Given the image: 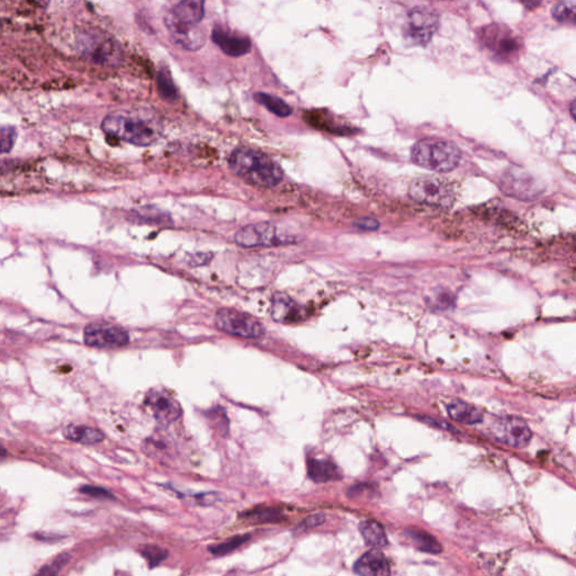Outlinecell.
Instances as JSON below:
<instances>
[{"instance_id": "obj_4", "label": "cell", "mask_w": 576, "mask_h": 576, "mask_svg": "<svg viewBox=\"0 0 576 576\" xmlns=\"http://www.w3.org/2000/svg\"><path fill=\"white\" fill-rule=\"evenodd\" d=\"M479 43L494 59L501 62H512L519 57L521 42L517 35L500 24L485 26L479 32Z\"/></svg>"}, {"instance_id": "obj_7", "label": "cell", "mask_w": 576, "mask_h": 576, "mask_svg": "<svg viewBox=\"0 0 576 576\" xmlns=\"http://www.w3.org/2000/svg\"><path fill=\"white\" fill-rule=\"evenodd\" d=\"M216 324L218 330L232 336L257 339L264 336L265 328L257 318L242 311L221 309L216 313Z\"/></svg>"}, {"instance_id": "obj_19", "label": "cell", "mask_w": 576, "mask_h": 576, "mask_svg": "<svg viewBox=\"0 0 576 576\" xmlns=\"http://www.w3.org/2000/svg\"><path fill=\"white\" fill-rule=\"evenodd\" d=\"M447 411L450 418L459 423H481L484 419L483 413L477 407L463 401L451 402L447 407Z\"/></svg>"}, {"instance_id": "obj_20", "label": "cell", "mask_w": 576, "mask_h": 576, "mask_svg": "<svg viewBox=\"0 0 576 576\" xmlns=\"http://www.w3.org/2000/svg\"><path fill=\"white\" fill-rule=\"evenodd\" d=\"M64 436L71 442L83 444H96L103 442L104 433L95 428L87 426H69L64 431Z\"/></svg>"}, {"instance_id": "obj_34", "label": "cell", "mask_w": 576, "mask_h": 576, "mask_svg": "<svg viewBox=\"0 0 576 576\" xmlns=\"http://www.w3.org/2000/svg\"><path fill=\"white\" fill-rule=\"evenodd\" d=\"M519 1L527 9H536L542 3V0H519Z\"/></svg>"}, {"instance_id": "obj_15", "label": "cell", "mask_w": 576, "mask_h": 576, "mask_svg": "<svg viewBox=\"0 0 576 576\" xmlns=\"http://www.w3.org/2000/svg\"><path fill=\"white\" fill-rule=\"evenodd\" d=\"M356 574L365 576H385L390 575V565L385 559L384 554L377 548L365 553L357 561L353 568Z\"/></svg>"}, {"instance_id": "obj_16", "label": "cell", "mask_w": 576, "mask_h": 576, "mask_svg": "<svg viewBox=\"0 0 576 576\" xmlns=\"http://www.w3.org/2000/svg\"><path fill=\"white\" fill-rule=\"evenodd\" d=\"M205 0H181L176 5L169 16L176 23L186 26H196L201 23L205 14Z\"/></svg>"}, {"instance_id": "obj_1", "label": "cell", "mask_w": 576, "mask_h": 576, "mask_svg": "<svg viewBox=\"0 0 576 576\" xmlns=\"http://www.w3.org/2000/svg\"><path fill=\"white\" fill-rule=\"evenodd\" d=\"M230 168L235 175L253 186L270 188L279 184L284 172L268 155L259 150L241 146L230 157Z\"/></svg>"}, {"instance_id": "obj_29", "label": "cell", "mask_w": 576, "mask_h": 576, "mask_svg": "<svg viewBox=\"0 0 576 576\" xmlns=\"http://www.w3.org/2000/svg\"><path fill=\"white\" fill-rule=\"evenodd\" d=\"M70 559H71L70 554H61L51 564L46 565V566L41 568V570H38V574H43V575H57V574L60 573V570L70 562Z\"/></svg>"}, {"instance_id": "obj_30", "label": "cell", "mask_w": 576, "mask_h": 576, "mask_svg": "<svg viewBox=\"0 0 576 576\" xmlns=\"http://www.w3.org/2000/svg\"><path fill=\"white\" fill-rule=\"evenodd\" d=\"M81 493L86 494V496H92L95 499L108 500L114 499L113 496L106 489L101 488V486H94V485H83L80 488Z\"/></svg>"}, {"instance_id": "obj_33", "label": "cell", "mask_w": 576, "mask_h": 576, "mask_svg": "<svg viewBox=\"0 0 576 576\" xmlns=\"http://www.w3.org/2000/svg\"><path fill=\"white\" fill-rule=\"evenodd\" d=\"M324 520H325V518H324L323 514H314V516L309 517L307 519H305L303 526H304L305 529H311V528H316L322 525Z\"/></svg>"}, {"instance_id": "obj_35", "label": "cell", "mask_w": 576, "mask_h": 576, "mask_svg": "<svg viewBox=\"0 0 576 576\" xmlns=\"http://www.w3.org/2000/svg\"><path fill=\"white\" fill-rule=\"evenodd\" d=\"M7 457V450L5 449V447H3L1 444H0V461H3V458H6Z\"/></svg>"}, {"instance_id": "obj_6", "label": "cell", "mask_w": 576, "mask_h": 576, "mask_svg": "<svg viewBox=\"0 0 576 576\" xmlns=\"http://www.w3.org/2000/svg\"><path fill=\"white\" fill-rule=\"evenodd\" d=\"M439 27V17L428 7L413 8L403 27V36L407 45L427 46Z\"/></svg>"}, {"instance_id": "obj_31", "label": "cell", "mask_w": 576, "mask_h": 576, "mask_svg": "<svg viewBox=\"0 0 576 576\" xmlns=\"http://www.w3.org/2000/svg\"><path fill=\"white\" fill-rule=\"evenodd\" d=\"M279 513L275 509H270V507H265L262 510H255V512L249 513L250 517H253L255 519L260 520V521H272L276 520Z\"/></svg>"}, {"instance_id": "obj_10", "label": "cell", "mask_w": 576, "mask_h": 576, "mask_svg": "<svg viewBox=\"0 0 576 576\" xmlns=\"http://www.w3.org/2000/svg\"><path fill=\"white\" fill-rule=\"evenodd\" d=\"M235 244L241 247H275L292 242L290 239L279 235L275 225L268 222L250 224L235 233Z\"/></svg>"}, {"instance_id": "obj_14", "label": "cell", "mask_w": 576, "mask_h": 576, "mask_svg": "<svg viewBox=\"0 0 576 576\" xmlns=\"http://www.w3.org/2000/svg\"><path fill=\"white\" fill-rule=\"evenodd\" d=\"M167 25L175 43L190 51L201 49L204 44V34L196 26L181 25L171 18H167Z\"/></svg>"}, {"instance_id": "obj_3", "label": "cell", "mask_w": 576, "mask_h": 576, "mask_svg": "<svg viewBox=\"0 0 576 576\" xmlns=\"http://www.w3.org/2000/svg\"><path fill=\"white\" fill-rule=\"evenodd\" d=\"M461 151L444 140H421L411 150V158L418 166L436 172H449L461 162Z\"/></svg>"}, {"instance_id": "obj_2", "label": "cell", "mask_w": 576, "mask_h": 576, "mask_svg": "<svg viewBox=\"0 0 576 576\" xmlns=\"http://www.w3.org/2000/svg\"><path fill=\"white\" fill-rule=\"evenodd\" d=\"M101 127L109 136L140 146H151L161 134L157 124L129 114L108 115Z\"/></svg>"}, {"instance_id": "obj_17", "label": "cell", "mask_w": 576, "mask_h": 576, "mask_svg": "<svg viewBox=\"0 0 576 576\" xmlns=\"http://www.w3.org/2000/svg\"><path fill=\"white\" fill-rule=\"evenodd\" d=\"M272 316L279 323H294L302 318V309L290 296L283 293L272 297Z\"/></svg>"}, {"instance_id": "obj_32", "label": "cell", "mask_w": 576, "mask_h": 576, "mask_svg": "<svg viewBox=\"0 0 576 576\" xmlns=\"http://www.w3.org/2000/svg\"><path fill=\"white\" fill-rule=\"evenodd\" d=\"M355 227L361 230V231H375V230L379 229V222H376L375 220H372V218H365V220H358L356 222Z\"/></svg>"}, {"instance_id": "obj_23", "label": "cell", "mask_w": 576, "mask_h": 576, "mask_svg": "<svg viewBox=\"0 0 576 576\" xmlns=\"http://www.w3.org/2000/svg\"><path fill=\"white\" fill-rule=\"evenodd\" d=\"M255 101H258L260 105L266 107L272 114L277 115L279 118H287L292 114V108H290L288 104L285 103L283 99L277 97V96L269 95V94H265V92H258L255 96Z\"/></svg>"}, {"instance_id": "obj_36", "label": "cell", "mask_w": 576, "mask_h": 576, "mask_svg": "<svg viewBox=\"0 0 576 576\" xmlns=\"http://www.w3.org/2000/svg\"><path fill=\"white\" fill-rule=\"evenodd\" d=\"M574 112H575V101L570 104V113H572V116H573V118L574 116H575V115H574Z\"/></svg>"}, {"instance_id": "obj_12", "label": "cell", "mask_w": 576, "mask_h": 576, "mask_svg": "<svg viewBox=\"0 0 576 576\" xmlns=\"http://www.w3.org/2000/svg\"><path fill=\"white\" fill-rule=\"evenodd\" d=\"M146 405L159 423L170 424L183 414L179 402L168 391L153 388L146 394Z\"/></svg>"}, {"instance_id": "obj_18", "label": "cell", "mask_w": 576, "mask_h": 576, "mask_svg": "<svg viewBox=\"0 0 576 576\" xmlns=\"http://www.w3.org/2000/svg\"><path fill=\"white\" fill-rule=\"evenodd\" d=\"M307 474L316 483H327L342 477V472L331 459L316 457L307 459Z\"/></svg>"}, {"instance_id": "obj_25", "label": "cell", "mask_w": 576, "mask_h": 576, "mask_svg": "<svg viewBox=\"0 0 576 576\" xmlns=\"http://www.w3.org/2000/svg\"><path fill=\"white\" fill-rule=\"evenodd\" d=\"M157 86H158L159 94L164 101H175L177 99V90H176L169 72L167 70L159 71Z\"/></svg>"}, {"instance_id": "obj_27", "label": "cell", "mask_w": 576, "mask_h": 576, "mask_svg": "<svg viewBox=\"0 0 576 576\" xmlns=\"http://www.w3.org/2000/svg\"><path fill=\"white\" fill-rule=\"evenodd\" d=\"M141 553L149 563L150 568H155L168 557V552L166 549L155 546V545H148L141 551Z\"/></svg>"}, {"instance_id": "obj_5", "label": "cell", "mask_w": 576, "mask_h": 576, "mask_svg": "<svg viewBox=\"0 0 576 576\" xmlns=\"http://www.w3.org/2000/svg\"><path fill=\"white\" fill-rule=\"evenodd\" d=\"M409 194L413 201L439 209H448L455 199L453 187L437 177L418 178L411 184Z\"/></svg>"}, {"instance_id": "obj_24", "label": "cell", "mask_w": 576, "mask_h": 576, "mask_svg": "<svg viewBox=\"0 0 576 576\" xmlns=\"http://www.w3.org/2000/svg\"><path fill=\"white\" fill-rule=\"evenodd\" d=\"M552 16L559 23L575 24V7L570 1H559L552 9Z\"/></svg>"}, {"instance_id": "obj_21", "label": "cell", "mask_w": 576, "mask_h": 576, "mask_svg": "<svg viewBox=\"0 0 576 576\" xmlns=\"http://www.w3.org/2000/svg\"><path fill=\"white\" fill-rule=\"evenodd\" d=\"M361 536L365 539L367 546L372 548H384L387 546V537L384 528L381 524L374 520H366L359 525Z\"/></svg>"}, {"instance_id": "obj_26", "label": "cell", "mask_w": 576, "mask_h": 576, "mask_svg": "<svg viewBox=\"0 0 576 576\" xmlns=\"http://www.w3.org/2000/svg\"><path fill=\"white\" fill-rule=\"evenodd\" d=\"M250 536L244 535V536H237L234 538H231L227 542H222V544L216 545V546H211L209 547V551L216 555V556H223L227 554L232 553L235 549L241 547L244 542H248Z\"/></svg>"}, {"instance_id": "obj_8", "label": "cell", "mask_w": 576, "mask_h": 576, "mask_svg": "<svg viewBox=\"0 0 576 576\" xmlns=\"http://www.w3.org/2000/svg\"><path fill=\"white\" fill-rule=\"evenodd\" d=\"M500 187L507 195L520 201H533L542 192V185L538 179L516 167L503 172Z\"/></svg>"}, {"instance_id": "obj_9", "label": "cell", "mask_w": 576, "mask_h": 576, "mask_svg": "<svg viewBox=\"0 0 576 576\" xmlns=\"http://www.w3.org/2000/svg\"><path fill=\"white\" fill-rule=\"evenodd\" d=\"M490 433L496 442L513 448L526 447L533 437L528 424L516 416L496 418L491 424Z\"/></svg>"}, {"instance_id": "obj_11", "label": "cell", "mask_w": 576, "mask_h": 576, "mask_svg": "<svg viewBox=\"0 0 576 576\" xmlns=\"http://www.w3.org/2000/svg\"><path fill=\"white\" fill-rule=\"evenodd\" d=\"M83 339L89 347L114 349L129 344V333L123 328L106 322H96L87 325Z\"/></svg>"}, {"instance_id": "obj_13", "label": "cell", "mask_w": 576, "mask_h": 576, "mask_svg": "<svg viewBox=\"0 0 576 576\" xmlns=\"http://www.w3.org/2000/svg\"><path fill=\"white\" fill-rule=\"evenodd\" d=\"M212 38L218 48L230 57H239L248 55L251 51V40L246 35L225 29L223 26H216L213 29Z\"/></svg>"}, {"instance_id": "obj_22", "label": "cell", "mask_w": 576, "mask_h": 576, "mask_svg": "<svg viewBox=\"0 0 576 576\" xmlns=\"http://www.w3.org/2000/svg\"><path fill=\"white\" fill-rule=\"evenodd\" d=\"M407 539L412 542L414 547L419 551L429 554L442 553V545L437 542L435 537L431 536L426 531H418V529H407L405 531Z\"/></svg>"}, {"instance_id": "obj_28", "label": "cell", "mask_w": 576, "mask_h": 576, "mask_svg": "<svg viewBox=\"0 0 576 576\" xmlns=\"http://www.w3.org/2000/svg\"><path fill=\"white\" fill-rule=\"evenodd\" d=\"M17 138V131L13 127H0V153H8L12 151Z\"/></svg>"}]
</instances>
